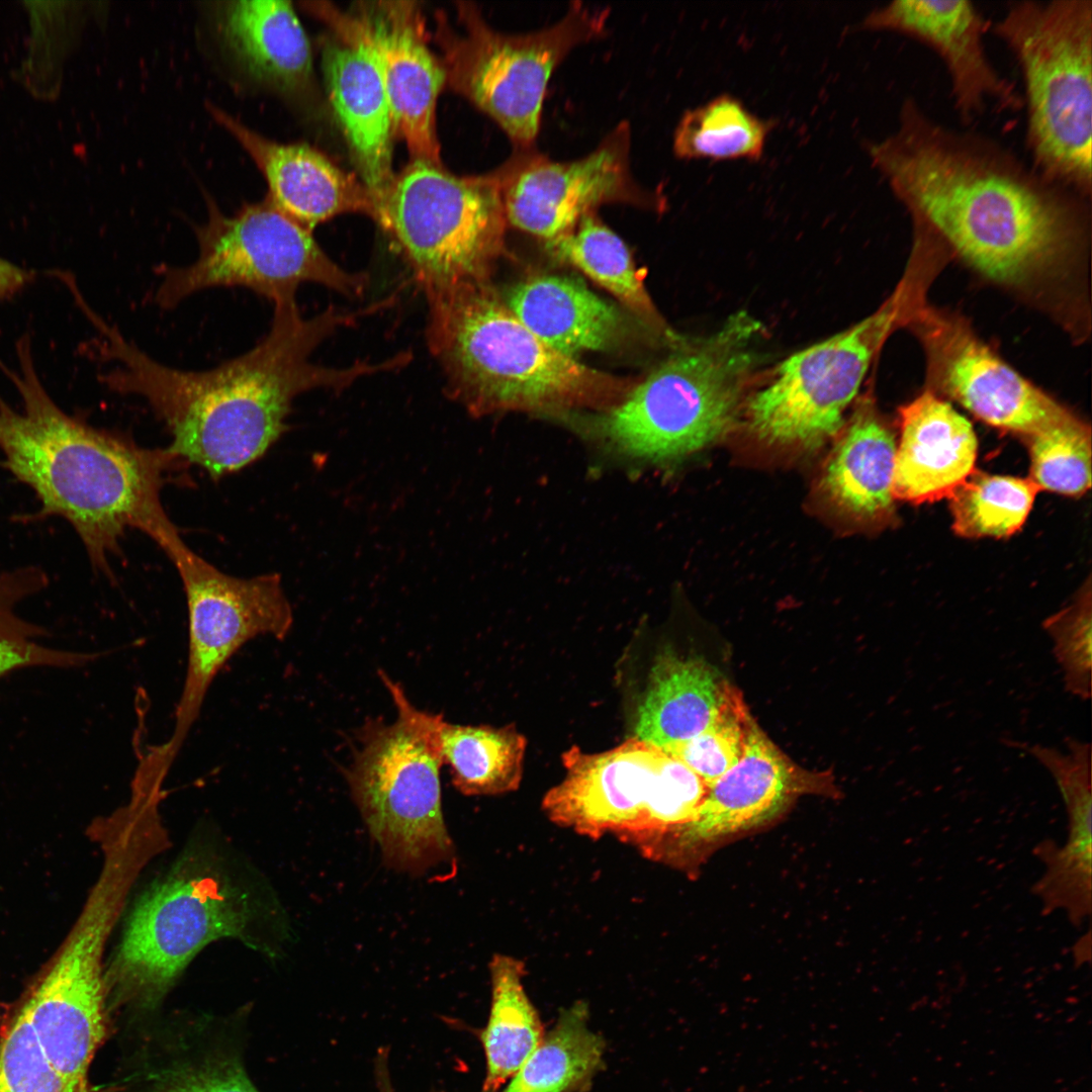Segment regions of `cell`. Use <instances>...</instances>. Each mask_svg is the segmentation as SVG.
<instances>
[{
    "mask_svg": "<svg viewBox=\"0 0 1092 1092\" xmlns=\"http://www.w3.org/2000/svg\"><path fill=\"white\" fill-rule=\"evenodd\" d=\"M377 222L426 297L488 283L508 224L491 172L460 177L425 160H412L395 174Z\"/></svg>",
    "mask_w": 1092,
    "mask_h": 1092,
    "instance_id": "obj_12",
    "label": "cell"
},
{
    "mask_svg": "<svg viewBox=\"0 0 1092 1092\" xmlns=\"http://www.w3.org/2000/svg\"><path fill=\"white\" fill-rule=\"evenodd\" d=\"M443 762L453 787L466 796H494L518 789L526 738L512 726L457 725L444 722Z\"/></svg>",
    "mask_w": 1092,
    "mask_h": 1092,
    "instance_id": "obj_31",
    "label": "cell"
},
{
    "mask_svg": "<svg viewBox=\"0 0 1092 1092\" xmlns=\"http://www.w3.org/2000/svg\"><path fill=\"white\" fill-rule=\"evenodd\" d=\"M7 1006H8V1003L2 1002L0 1000V1019L2 1018L3 1014L5 1013V1011L7 1009Z\"/></svg>",
    "mask_w": 1092,
    "mask_h": 1092,
    "instance_id": "obj_41",
    "label": "cell"
},
{
    "mask_svg": "<svg viewBox=\"0 0 1092 1092\" xmlns=\"http://www.w3.org/2000/svg\"><path fill=\"white\" fill-rule=\"evenodd\" d=\"M49 578L38 566H23L0 573V678L27 667H77L94 661L98 653L60 650L39 644L41 627L16 613L23 600L47 587Z\"/></svg>",
    "mask_w": 1092,
    "mask_h": 1092,
    "instance_id": "obj_35",
    "label": "cell"
},
{
    "mask_svg": "<svg viewBox=\"0 0 1092 1092\" xmlns=\"http://www.w3.org/2000/svg\"><path fill=\"white\" fill-rule=\"evenodd\" d=\"M603 1052L602 1037L587 1026L586 1006L577 1003L542 1035L505 1092H569L597 1071Z\"/></svg>",
    "mask_w": 1092,
    "mask_h": 1092,
    "instance_id": "obj_32",
    "label": "cell"
},
{
    "mask_svg": "<svg viewBox=\"0 0 1092 1092\" xmlns=\"http://www.w3.org/2000/svg\"><path fill=\"white\" fill-rule=\"evenodd\" d=\"M505 303L538 338L572 358L618 348L630 333L620 308L572 277H530L509 291Z\"/></svg>",
    "mask_w": 1092,
    "mask_h": 1092,
    "instance_id": "obj_25",
    "label": "cell"
},
{
    "mask_svg": "<svg viewBox=\"0 0 1092 1092\" xmlns=\"http://www.w3.org/2000/svg\"><path fill=\"white\" fill-rule=\"evenodd\" d=\"M867 152L915 230L997 283L1024 287L1056 275L1080 243L1085 197L995 140L938 121L914 97Z\"/></svg>",
    "mask_w": 1092,
    "mask_h": 1092,
    "instance_id": "obj_1",
    "label": "cell"
},
{
    "mask_svg": "<svg viewBox=\"0 0 1092 1092\" xmlns=\"http://www.w3.org/2000/svg\"><path fill=\"white\" fill-rule=\"evenodd\" d=\"M926 281L907 270L873 314L785 359L746 405L748 426L760 440L804 448L819 446L843 425L874 356L924 300Z\"/></svg>",
    "mask_w": 1092,
    "mask_h": 1092,
    "instance_id": "obj_15",
    "label": "cell"
},
{
    "mask_svg": "<svg viewBox=\"0 0 1092 1092\" xmlns=\"http://www.w3.org/2000/svg\"><path fill=\"white\" fill-rule=\"evenodd\" d=\"M762 324L746 311L675 352L592 421L617 451L665 463L723 437L734 425L759 362Z\"/></svg>",
    "mask_w": 1092,
    "mask_h": 1092,
    "instance_id": "obj_6",
    "label": "cell"
},
{
    "mask_svg": "<svg viewBox=\"0 0 1092 1092\" xmlns=\"http://www.w3.org/2000/svg\"><path fill=\"white\" fill-rule=\"evenodd\" d=\"M893 495L913 505L948 498L975 470L978 441L972 424L926 389L900 407Z\"/></svg>",
    "mask_w": 1092,
    "mask_h": 1092,
    "instance_id": "obj_24",
    "label": "cell"
},
{
    "mask_svg": "<svg viewBox=\"0 0 1092 1092\" xmlns=\"http://www.w3.org/2000/svg\"><path fill=\"white\" fill-rule=\"evenodd\" d=\"M489 972L491 1005L482 1034L487 1092L517 1073L543 1035L539 1016L524 989V964L514 957L494 954Z\"/></svg>",
    "mask_w": 1092,
    "mask_h": 1092,
    "instance_id": "obj_30",
    "label": "cell"
},
{
    "mask_svg": "<svg viewBox=\"0 0 1092 1092\" xmlns=\"http://www.w3.org/2000/svg\"><path fill=\"white\" fill-rule=\"evenodd\" d=\"M828 779L797 765L754 723L743 756L710 785L668 862H687L712 843L769 822L800 795L826 791Z\"/></svg>",
    "mask_w": 1092,
    "mask_h": 1092,
    "instance_id": "obj_20",
    "label": "cell"
},
{
    "mask_svg": "<svg viewBox=\"0 0 1092 1092\" xmlns=\"http://www.w3.org/2000/svg\"><path fill=\"white\" fill-rule=\"evenodd\" d=\"M130 788H136V787H130ZM140 789H143V788H140ZM149 790H155V789H149ZM157 791H161V790H157ZM162 792L165 793V791H162Z\"/></svg>",
    "mask_w": 1092,
    "mask_h": 1092,
    "instance_id": "obj_42",
    "label": "cell"
},
{
    "mask_svg": "<svg viewBox=\"0 0 1092 1092\" xmlns=\"http://www.w3.org/2000/svg\"><path fill=\"white\" fill-rule=\"evenodd\" d=\"M907 326L922 343L929 389L984 423L1024 438L1074 416L996 355L961 317L924 302Z\"/></svg>",
    "mask_w": 1092,
    "mask_h": 1092,
    "instance_id": "obj_17",
    "label": "cell"
},
{
    "mask_svg": "<svg viewBox=\"0 0 1092 1092\" xmlns=\"http://www.w3.org/2000/svg\"><path fill=\"white\" fill-rule=\"evenodd\" d=\"M987 22L968 0H894L873 9L860 29L907 35L931 48L946 67L957 113L965 124L990 104L1003 110L1023 107L1015 86L990 61L984 33Z\"/></svg>",
    "mask_w": 1092,
    "mask_h": 1092,
    "instance_id": "obj_19",
    "label": "cell"
},
{
    "mask_svg": "<svg viewBox=\"0 0 1092 1092\" xmlns=\"http://www.w3.org/2000/svg\"><path fill=\"white\" fill-rule=\"evenodd\" d=\"M207 219L195 228L196 260L167 268L154 295L172 308L191 294L211 287L241 286L273 304L295 300L300 284L317 283L348 297L362 295L365 274L335 263L312 232L281 212L266 197L225 215L207 196Z\"/></svg>",
    "mask_w": 1092,
    "mask_h": 1092,
    "instance_id": "obj_14",
    "label": "cell"
},
{
    "mask_svg": "<svg viewBox=\"0 0 1092 1092\" xmlns=\"http://www.w3.org/2000/svg\"><path fill=\"white\" fill-rule=\"evenodd\" d=\"M1028 477L974 470L948 497L954 533L965 538H1005L1025 523L1039 491Z\"/></svg>",
    "mask_w": 1092,
    "mask_h": 1092,
    "instance_id": "obj_34",
    "label": "cell"
},
{
    "mask_svg": "<svg viewBox=\"0 0 1092 1092\" xmlns=\"http://www.w3.org/2000/svg\"><path fill=\"white\" fill-rule=\"evenodd\" d=\"M0 1092H75L47 1059L16 1001L0 1019Z\"/></svg>",
    "mask_w": 1092,
    "mask_h": 1092,
    "instance_id": "obj_38",
    "label": "cell"
},
{
    "mask_svg": "<svg viewBox=\"0 0 1092 1092\" xmlns=\"http://www.w3.org/2000/svg\"><path fill=\"white\" fill-rule=\"evenodd\" d=\"M897 442L871 401L856 410L824 469L827 495L857 522L885 526L896 521L893 477Z\"/></svg>",
    "mask_w": 1092,
    "mask_h": 1092,
    "instance_id": "obj_27",
    "label": "cell"
},
{
    "mask_svg": "<svg viewBox=\"0 0 1092 1092\" xmlns=\"http://www.w3.org/2000/svg\"><path fill=\"white\" fill-rule=\"evenodd\" d=\"M631 140L630 124L621 121L594 151L572 161H555L536 145L514 149L491 171L508 224L549 242L602 204L661 209V193L640 184L632 172Z\"/></svg>",
    "mask_w": 1092,
    "mask_h": 1092,
    "instance_id": "obj_16",
    "label": "cell"
},
{
    "mask_svg": "<svg viewBox=\"0 0 1092 1092\" xmlns=\"http://www.w3.org/2000/svg\"><path fill=\"white\" fill-rule=\"evenodd\" d=\"M152 539L178 570L188 613L187 665L173 731L166 742L141 756L146 769L166 778L221 668L259 636L283 640L293 615L278 574H226L193 552L172 522L159 527Z\"/></svg>",
    "mask_w": 1092,
    "mask_h": 1092,
    "instance_id": "obj_13",
    "label": "cell"
},
{
    "mask_svg": "<svg viewBox=\"0 0 1092 1092\" xmlns=\"http://www.w3.org/2000/svg\"><path fill=\"white\" fill-rule=\"evenodd\" d=\"M378 673L396 718L388 725L368 719L359 730L360 746L344 770L351 796L388 868L422 876L455 866L441 804L443 714L417 709L398 682Z\"/></svg>",
    "mask_w": 1092,
    "mask_h": 1092,
    "instance_id": "obj_9",
    "label": "cell"
},
{
    "mask_svg": "<svg viewBox=\"0 0 1092 1092\" xmlns=\"http://www.w3.org/2000/svg\"><path fill=\"white\" fill-rule=\"evenodd\" d=\"M427 343L447 396L475 416L608 408L635 384L564 355L532 333L489 283L427 298Z\"/></svg>",
    "mask_w": 1092,
    "mask_h": 1092,
    "instance_id": "obj_5",
    "label": "cell"
},
{
    "mask_svg": "<svg viewBox=\"0 0 1092 1092\" xmlns=\"http://www.w3.org/2000/svg\"><path fill=\"white\" fill-rule=\"evenodd\" d=\"M99 848L101 869L78 917L15 1000L47 1059L75 1092H91L92 1062L112 1032L105 946L151 862L149 851L125 836L106 837Z\"/></svg>",
    "mask_w": 1092,
    "mask_h": 1092,
    "instance_id": "obj_7",
    "label": "cell"
},
{
    "mask_svg": "<svg viewBox=\"0 0 1092 1092\" xmlns=\"http://www.w3.org/2000/svg\"><path fill=\"white\" fill-rule=\"evenodd\" d=\"M729 686L701 658L660 654L638 710L635 737L663 748L697 736L715 717Z\"/></svg>",
    "mask_w": 1092,
    "mask_h": 1092,
    "instance_id": "obj_28",
    "label": "cell"
},
{
    "mask_svg": "<svg viewBox=\"0 0 1092 1092\" xmlns=\"http://www.w3.org/2000/svg\"><path fill=\"white\" fill-rule=\"evenodd\" d=\"M16 356V369H3L21 408L0 396L1 465L39 502L26 519L66 520L95 571L112 578L110 558L120 554L125 531L147 534L167 516L161 490L182 460L169 448H142L64 412L38 377L27 334L17 340Z\"/></svg>",
    "mask_w": 1092,
    "mask_h": 1092,
    "instance_id": "obj_3",
    "label": "cell"
},
{
    "mask_svg": "<svg viewBox=\"0 0 1092 1092\" xmlns=\"http://www.w3.org/2000/svg\"><path fill=\"white\" fill-rule=\"evenodd\" d=\"M546 243L557 259L607 289L672 344L681 341L657 312L624 241L595 211L582 215L566 234Z\"/></svg>",
    "mask_w": 1092,
    "mask_h": 1092,
    "instance_id": "obj_29",
    "label": "cell"
},
{
    "mask_svg": "<svg viewBox=\"0 0 1092 1092\" xmlns=\"http://www.w3.org/2000/svg\"><path fill=\"white\" fill-rule=\"evenodd\" d=\"M375 42L395 133L413 160L441 164L436 107L446 73L429 48L421 9L412 1L361 8Z\"/></svg>",
    "mask_w": 1092,
    "mask_h": 1092,
    "instance_id": "obj_22",
    "label": "cell"
},
{
    "mask_svg": "<svg viewBox=\"0 0 1092 1092\" xmlns=\"http://www.w3.org/2000/svg\"><path fill=\"white\" fill-rule=\"evenodd\" d=\"M562 762L564 779L542 802L551 821L592 838L614 834L663 862L710 789L682 761L637 737L599 753L572 746Z\"/></svg>",
    "mask_w": 1092,
    "mask_h": 1092,
    "instance_id": "obj_10",
    "label": "cell"
},
{
    "mask_svg": "<svg viewBox=\"0 0 1092 1092\" xmlns=\"http://www.w3.org/2000/svg\"><path fill=\"white\" fill-rule=\"evenodd\" d=\"M1030 457V479L1056 493L1079 496L1091 485V430L1075 415L1022 438Z\"/></svg>",
    "mask_w": 1092,
    "mask_h": 1092,
    "instance_id": "obj_36",
    "label": "cell"
},
{
    "mask_svg": "<svg viewBox=\"0 0 1092 1092\" xmlns=\"http://www.w3.org/2000/svg\"><path fill=\"white\" fill-rule=\"evenodd\" d=\"M772 123L760 119L736 98L720 95L688 110L672 141L679 159L749 160L761 158Z\"/></svg>",
    "mask_w": 1092,
    "mask_h": 1092,
    "instance_id": "obj_33",
    "label": "cell"
},
{
    "mask_svg": "<svg viewBox=\"0 0 1092 1092\" xmlns=\"http://www.w3.org/2000/svg\"><path fill=\"white\" fill-rule=\"evenodd\" d=\"M308 9L333 31L323 49L327 92L360 181L374 199L378 219L395 178V130L377 49L361 11L346 13L325 3H312Z\"/></svg>",
    "mask_w": 1092,
    "mask_h": 1092,
    "instance_id": "obj_18",
    "label": "cell"
},
{
    "mask_svg": "<svg viewBox=\"0 0 1092 1092\" xmlns=\"http://www.w3.org/2000/svg\"><path fill=\"white\" fill-rule=\"evenodd\" d=\"M1043 629L1054 643L1067 691L1081 700L1091 696L1092 599L1090 579L1067 607L1046 618Z\"/></svg>",
    "mask_w": 1092,
    "mask_h": 1092,
    "instance_id": "obj_39",
    "label": "cell"
},
{
    "mask_svg": "<svg viewBox=\"0 0 1092 1092\" xmlns=\"http://www.w3.org/2000/svg\"><path fill=\"white\" fill-rule=\"evenodd\" d=\"M220 123L253 159L263 174L271 203L313 231L337 215L362 213L377 221L374 199L355 176L317 150L303 144H280L251 129L223 110L209 106Z\"/></svg>",
    "mask_w": 1092,
    "mask_h": 1092,
    "instance_id": "obj_23",
    "label": "cell"
},
{
    "mask_svg": "<svg viewBox=\"0 0 1092 1092\" xmlns=\"http://www.w3.org/2000/svg\"><path fill=\"white\" fill-rule=\"evenodd\" d=\"M286 933L274 897L214 849L192 848L141 894L105 982L111 1011L151 1016L208 943L239 939L276 957Z\"/></svg>",
    "mask_w": 1092,
    "mask_h": 1092,
    "instance_id": "obj_4",
    "label": "cell"
},
{
    "mask_svg": "<svg viewBox=\"0 0 1092 1092\" xmlns=\"http://www.w3.org/2000/svg\"><path fill=\"white\" fill-rule=\"evenodd\" d=\"M215 17L221 42L253 79L283 94L308 88L310 46L290 2H223Z\"/></svg>",
    "mask_w": 1092,
    "mask_h": 1092,
    "instance_id": "obj_26",
    "label": "cell"
},
{
    "mask_svg": "<svg viewBox=\"0 0 1092 1092\" xmlns=\"http://www.w3.org/2000/svg\"><path fill=\"white\" fill-rule=\"evenodd\" d=\"M993 32L1021 72L1031 165L1090 198L1092 1H1013Z\"/></svg>",
    "mask_w": 1092,
    "mask_h": 1092,
    "instance_id": "obj_8",
    "label": "cell"
},
{
    "mask_svg": "<svg viewBox=\"0 0 1092 1092\" xmlns=\"http://www.w3.org/2000/svg\"><path fill=\"white\" fill-rule=\"evenodd\" d=\"M34 276L32 270L0 257V300L7 299L22 290L33 281Z\"/></svg>",
    "mask_w": 1092,
    "mask_h": 1092,
    "instance_id": "obj_40",
    "label": "cell"
},
{
    "mask_svg": "<svg viewBox=\"0 0 1092 1092\" xmlns=\"http://www.w3.org/2000/svg\"><path fill=\"white\" fill-rule=\"evenodd\" d=\"M371 313V306L350 311L331 305L304 317L296 300L275 303L271 328L252 350L209 370L185 371L157 362L94 310L86 311L101 335L102 356L118 364L102 381L146 399L172 436L169 450L213 478L262 457L286 431L299 394L342 391L365 376L399 369L396 356L340 368L311 362L326 339Z\"/></svg>",
    "mask_w": 1092,
    "mask_h": 1092,
    "instance_id": "obj_2",
    "label": "cell"
},
{
    "mask_svg": "<svg viewBox=\"0 0 1092 1092\" xmlns=\"http://www.w3.org/2000/svg\"><path fill=\"white\" fill-rule=\"evenodd\" d=\"M754 723L741 693L730 685L715 717L701 733L662 749L710 786L741 759Z\"/></svg>",
    "mask_w": 1092,
    "mask_h": 1092,
    "instance_id": "obj_37",
    "label": "cell"
},
{
    "mask_svg": "<svg viewBox=\"0 0 1092 1092\" xmlns=\"http://www.w3.org/2000/svg\"><path fill=\"white\" fill-rule=\"evenodd\" d=\"M121 1092H260L229 1019L175 1017L143 1031L121 1071Z\"/></svg>",
    "mask_w": 1092,
    "mask_h": 1092,
    "instance_id": "obj_21",
    "label": "cell"
},
{
    "mask_svg": "<svg viewBox=\"0 0 1092 1092\" xmlns=\"http://www.w3.org/2000/svg\"><path fill=\"white\" fill-rule=\"evenodd\" d=\"M609 12L575 1L550 26L505 33L492 28L475 5L460 2V30L438 16L446 83L497 123L514 149L533 147L553 72L573 49L606 34Z\"/></svg>",
    "mask_w": 1092,
    "mask_h": 1092,
    "instance_id": "obj_11",
    "label": "cell"
}]
</instances>
